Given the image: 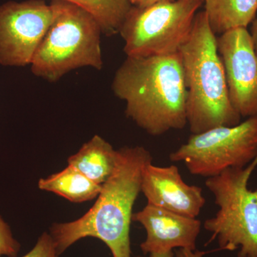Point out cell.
<instances>
[{
    "label": "cell",
    "mask_w": 257,
    "mask_h": 257,
    "mask_svg": "<svg viewBox=\"0 0 257 257\" xmlns=\"http://www.w3.org/2000/svg\"><path fill=\"white\" fill-rule=\"evenodd\" d=\"M151 162V154L145 147L116 150L114 170L101 185L93 207L76 220L55 223L51 227L59 255L79 240L94 237L105 243L113 257H132L130 234L134 204L141 192L144 169Z\"/></svg>",
    "instance_id": "6da1fadb"
},
{
    "label": "cell",
    "mask_w": 257,
    "mask_h": 257,
    "mask_svg": "<svg viewBox=\"0 0 257 257\" xmlns=\"http://www.w3.org/2000/svg\"><path fill=\"white\" fill-rule=\"evenodd\" d=\"M111 89L126 103L125 114L152 136L187 124V88L180 54L126 57Z\"/></svg>",
    "instance_id": "7a4b0ae2"
},
{
    "label": "cell",
    "mask_w": 257,
    "mask_h": 257,
    "mask_svg": "<svg viewBox=\"0 0 257 257\" xmlns=\"http://www.w3.org/2000/svg\"><path fill=\"white\" fill-rule=\"evenodd\" d=\"M216 40L204 10L196 14L190 35L179 52L187 88V124L194 135L241 121L230 102Z\"/></svg>",
    "instance_id": "3957f363"
},
{
    "label": "cell",
    "mask_w": 257,
    "mask_h": 257,
    "mask_svg": "<svg viewBox=\"0 0 257 257\" xmlns=\"http://www.w3.org/2000/svg\"><path fill=\"white\" fill-rule=\"evenodd\" d=\"M50 5L53 20L32 59V74L55 82L74 69H102V32L95 19L64 0H52Z\"/></svg>",
    "instance_id": "277c9868"
},
{
    "label": "cell",
    "mask_w": 257,
    "mask_h": 257,
    "mask_svg": "<svg viewBox=\"0 0 257 257\" xmlns=\"http://www.w3.org/2000/svg\"><path fill=\"white\" fill-rule=\"evenodd\" d=\"M257 157L243 168H229L207 178L205 185L219 209L204 221V229L217 239L219 249H239L238 257H257V188L248 189Z\"/></svg>",
    "instance_id": "5b68a950"
},
{
    "label": "cell",
    "mask_w": 257,
    "mask_h": 257,
    "mask_svg": "<svg viewBox=\"0 0 257 257\" xmlns=\"http://www.w3.org/2000/svg\"><path fill=\"white\" fill-rule=\"evenodd\" d=\"M203 0H173L147 8L134 7L119 33L126 57L178 53L192 31Z\"/></svg>",
    "instance_id": "8992f818"
},
{
    "label": "cell",
    "mask_w": 257,
    "mask_h": 257,
    "mask_svg": "<svg viewBox=\"0 0 257 257\" xmlns=\"http://www.w3.org/2000/svg\"><path fill=\"white\" fill-rule=\"evenodd\" d=\"M257 157V116L235 126H216L193 135L170 154L193 175L209 178L229 168H243Z\"/></svg>",
    "instance_id": "52a82bcc"
},
{
    "label": "cell",
    "mask_w": 257,
    "mask_h": 257,
    "mask_svg": "<svg viewBox=\"0 0 257 257\" xmlns=\"http://www.w3.org/2000/svg\"><path fill=\"white\" fill-rule=\"evenodd\" d=\"M54 18L45 0L8 1L0 5V64L30 65Z\"/></svg>",
    "instance_id": "ba28073f"
},
{
    "label": "cell",
    "mask_w": 257,
    "mask_h": 257,
    "mask_svg": "<svg viewBox=\"0 0 257 257\" xmlns=\"http://www.w3.org/2000/svg\"><path fill=\"white\" fill-rule=\"evenodd\" d=\"M216 41L231 105L241 117L257 116V56L250 32L233 29Z\"/></svg>",
    "instance_id": "9c48e42d"
},
{
    "label": "cell",
    "mask_w": 257,
    "mask_h": 257,
    "mask_svg": "<svg viewBox=\"0 0 257 257\" xmlns=\"http://www.w3.org/2000/svg\"><path fill=\"white\" fill-rule=\"evenodd\" d=\"M141 192L147 204L191 218H197L206 199L202 189L186 184L175 165L158 167L149 162L143 173Z\"/></svg>",
    "instance_id": "30bf717a"
},
{
    "label": "cell",
    "mask_w": 257,
    "mask_h": 257,
    "mask_svg": "<svg viewBox=\"0 0 257 257\" xmlns=\"http://www.w3.org/2000/svg\"><path fill=\"white\" fill-rule=\"evenodd\" d=\"M133 221L140 223L146 230V239L140 244L145 254L167 252L175 248L196 250L202 226L197 218L147 204L141 211L133 213Z\"/></svg>",
    "instance_id": "8fae6325"
},
{
    "label": "cell",
    "mask_w": 257,
    "mask_h": 257,
    "mask_svg": "<svg viewBox=\"0 0 257 257\" xmlns=\"http://www.w3.org/2000/svg\"><path fill=\"white\" fill-rule=\"evenodd\" d=\"M116 161V150L99 135L84 143L75 155L67 160L93 182L102 185L110 177Z\"/></svg>",
    "instance_id": "7c38bea8"
},
{
    "label": "cell",
    "mask_w": 257,
    "mask_h": 257,
    "mask_svg": "<svg viewBox=\"0 0 257 257\" xmlns=\"http://www.w3.org/2000/svg\"><path fill=\"white\" fill-rule=\"evenodd\" d=\"M205 12L215 35L236 28H246L254 20L257 0H204Z\"/></svg>",
    "instance_id": "4fadbf2b"
},
{
    "label": "cell",
    "mask_w": 257,
    "mask_h": 257,
    "mask_svg": "<svg viewBox=\"0 0 257 257\" xmlns=\"http://www.w3.org/2000/svg\"><path fill=\"white\" fill-rule=\"evenodd\" d=\"M38 187L41 190L55 193L74 203L95 199L101 189V184L93 182L69 165L57 173L40 179Z\"/></svg>",
    "instance_id": "5bb4252c"
},
{
    "label": "cell",
    "mask_w": 257,
    "mask_h": 257,
    "mask_svg": "<svg viewBox=\"0 0 257 257\" xmlns=\"http://www.w3.org/2000/svg\"><path fill=\"white\" fill-rule=\"evenodd\" d=\"M85 10L95 19L106 36L119 34L133 8L130 0H64Z\"/></svg>",
    "instance_id": "9a60e30c"
},
{
    "label": "cell",
    "mask_w": 257,
    "mask_h": 257,
    "mask_svg": "<svg viewBox=\"0 0 257 257\" xmlns=\"http://www.w3.org/2000/svg\"><path fill=\"white\" fill-rule=\"evenodd\" d=\"M21 244L15 239L10 225L0 215V257H18Z\"/></svg>",
    "instance_id": "2e32d148"
},
{
    "label": "cell",
    "mask_w": 257,
    "mask_h": 257,
    "mask_svg": "<svg viewBox=\"0 0 257 257\" xmlns=\"http://www.w3.org/2000/svg\"><path fill=\"white\" fill-rule=\"evenodd\" d=\"M55 243L50 233L44 232L34 247L22 257H59Z\"/></svg>",
    "instance_id": "e0dca14e"
},
{
    "label": "cell",
    "mask_w": 257,
    "mask_h": 257,
    "mask_svg": "<svg viewBox=\"0 0 257 257\" xmlns=\"http://www.w3.org/2000/svg\"><path fill=\"white\" fill-rule=\"evenodd\" d=\"M169 1H173V0H130V3L134 7L145 8L158 4V3Z\"/></svg>",
    "instance_id": "ac0fdd59"
},
{
    "label": "cell",
    "mask_w": 257,
    "mask_h": 257,
    "mask_svg": "<svg viewBox=\"0 0 257 257\" xmlns=\"http://www.w3.org/2000/svg\"><path fill=\"white\" fill-rule=\"evenodd\" d=\"M173 251H167V252L162 253H150V257H174ZM137 257H144L139 256ZM176 257H185L182 248H179L178 251L176 252Z\"/></svg>",
    "instance_id": "d6986e66"
},
{
    "label": "cell",
    "mask_w": 257,
    "mask_h": 257,
    "mask_svg": "<svg viewBox=\"0 0 257 257\" xmlns=\"http://www.w3.org/2000/svg\"><path fill=\"white\" fill-rule=\"evenodd\" d=\"M250 35H251V41H252L255 53L257 56V19L252 22V26H251Z\"/></svg>",
    "instance_id": "ffe728a7"
},
{
    "label": "cell",
    "mask_w": 257,
    "mask_h": 257,
    "mask_svg": "<svg viewBox=\"0 0 257 257\" xmlns=\"http://www.w3.org/2000/svg\"><path fill=\"white\" fill-rule=\"evenodd\" d=\"M182 250H183L185 257H203L206 253L204 251H199L197 250L192 251V250L183 249V248H182Z\"/></svg>",
    "instance_id": "44dd1931"
},
{
    "label": "cell",
    "mask_w": 257,
    "mask_h": 257,
    "mask_svg": "<svg viewBox=\"0 0 257 257\" xmlns=\"http://www.w3.org/2000/svg\"><path fill=\"white\" fill-rule=\"evenodd\" d=\"M203 1H204V0H203Z\"/></svg>",
    "instance_id": "7402d4cb"
}]
</instances>
